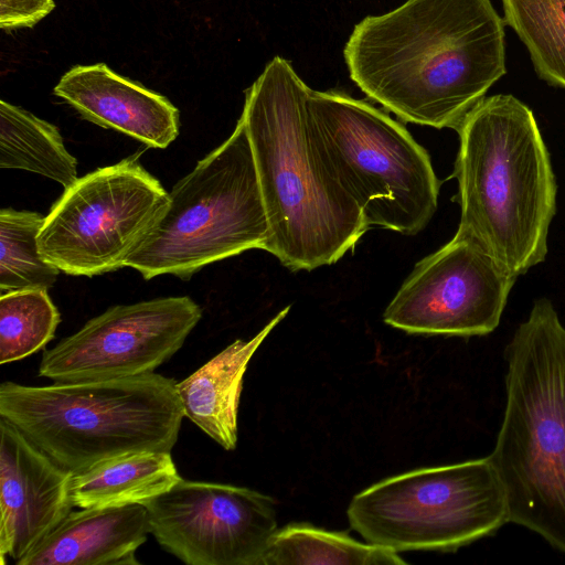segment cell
<instances>
[{
	"instance_id": "1",
	"label": "cell",
	"mask_w": 565,
	"mask_h": 565,
	"mask_svg": "<svg viewBox=\"0 0 565 565\" xmlns=\"http://www.w3.org/2000/svg\"><path fill=\"white\" fill-rule=\"evenodd\" d=\"M505 22L490 0H406L355 24L351 79L405 122L460 124L505 74Z\"/></svg>"
},
{
	"instance_id": "2",
	"label": "cell",
	"mask_w": 565,
	"mask_h": 565,
	"mask_svg": "<svg viewBox=\"0 0 565 565\" xmlns=\"http://www.w3.org/2000/svg\"><path fill=\"white\" fill-rule=\"evenodd\" d=\"M309 90L292 65L275 56L245 92L241 115L268 220L264 250L291 270L338 262L369 230L360 207L317 153Z\"/></svg>"
},
{
	"instance_id": "3",
	"label": "cell",
	"mask_w": 565,
	"mask_h": 565,
	"mask_svg": "<svg viewBox=\"0 0 565 565\" xmlns=\"http://www.w3.org/2000/svg\"><path fill=\"white\" fill-rule=\"evenodd\" d=\"M458 230L515 276L542 263L556 182L533 111L513 95L480 99L455 129Z\"/></svg>"
},
{
	"instance_id": "4",
	"label": "cell",
	"mask_w": 565,
	"mask_h": 565,
	"mask_svg": "<svg viewBox=\"0 0 565 565\" xmlns=\"http://www.w3.org/2000/svg\"><path fill=\"white\" fill-rule=\"evenodd\" d=\"M504 358L505 408L489 458L509 522L565 554V326L548 299L535 300Z\"/></svg>"
},
{
	"instance_id": "5",
	"label": "cell",
	"mask_w": 565,
	"mask_h": 565,
	"mask_svg": "<svg viewBox=\"0 0 565 565\" xmlns=\"http://www.w3.org/2000/svg\"><path fill=\"white\" fill-rule=\"evenodd\" d=\"M185 416L177 382L158 373L0 385V417L72 473L127 454L170 451Z\"/></svg>"
},
{
	"instance_id": "6",
	"label": "cell",
	"mask_w": 565,
	"mask_h": 565,
	"mask_svg": "<svg viewBox=\"0 0 565 565\" xmlns=\"http://www.w3.org/2000/svg\"><path fill=\"white\" fill-rule=\"evenodd\" d=\"M307 109L321 162L369 228L403 235L424 230L437 210L439 181L428 152L405 126L342 92L310 88Z\"/></svg>"
},
{
	"instance_id": "7",
	"label": "cell",
	"mask_w": 565,
	"mask_h": 565,
	"mask_svg": "<svg viewBox=\"0 0 565 565\" xmlns=\"http://www.w3.org/2000/svg\"><path fill=\"white\" fill-rule=\"evenodd\" d=\"M269 226L248 134L232 135L168 193V203L125 267L145 279H189L204 266L264 249Z\"/></svg>"
},
{
	"instance_id": "8",
	"label": "cell",
	"mask_w": 565,
	"mask_h": 565,
	"mask_svg": "<svg viewBox=\"0 0 565 565\" xmlns=\"http://www.w3.org/2000/svg\"><path fill=\"white\" fill-rule=\"evenodd\" d=\"M347 515L369 543L395 552H455L509 522L489 458L412 470L359 492Z\"/></svg>"
},
{
	"instance_id": "9",
	"label": "cell",
	"mask_w": 565,
	"mask_h": 565,
	"mask_svg": "<svg viewBox=\"0 0 565 565\" xmlns=\"http://www.w3.org/2000/svg\"><path fill=\"white\" fill-rule=\"evenodd\" d=\"M64 190L38 244L49 263L72 276L125 267L168 203V192L137 157L89 172Z\"/></svg>"
},
{
	"instance_id": "10",
	"label": "cell",
	"mask_w": 565,
	"mask_h": 565,
	"mask_svg": "<svg viewBox=\"0 0 565 565\" xmlns=\"http://www.w3.org/2000/svg\"><path fill=\"white\" fill-rule=\"evenodd\" d=\"M515 276L471 236L419 260L386 307V324L408 333L486 335L498 326Z\"/></svg>"
},
{
	"instance_id": "11",
	"label": "cell",
	"mask_w": 565,
	"mask_h": 565,
	"mask_svg": "<svg viewBox=\"0 0 565 565\" xmlns=\"http://www.w3.org/2000/svg\"><path fill=\"white\" fill-rule=\"evenodd\" d=\"M158 544L188 565H260L276 501L232 484L181 479L143 504Z\"/></svg>"
},
{
	"instance_id": "12",
	"label": "cell",
	"mask_w": 565,
	"mask_h": 565,
	"mask_svg": "<svg viewBox=\"0 0 565 565\" xmlns=\"http://www.w3.org/2000/svg\"><path fill=\"white\" fill-rule=\"evenodd\" d=\"M201 318L202 309L186 296L110 307L45 350L39 376L83 382L152 373L180 350Z\"/></svg>"
},
{
	"instance_id": "13",
	"label": "cell",
	"mask_w": 565,
	"mask_h": 565,
	"mask_svg": "<svg viewBox=\"0 0 565 565\" xmlns=\"http://www.w3.org/2000/svg\"><path fill=\"white\" fill-rule=\"evenodd\" d=\"M72 472L0 417V556L17 563L74 508Z\"/></svg>"
},
{
	"instance_id": "14",
	"label": "cell",
	"mask_w": 565,
	"mask_h": 565,
	"mask_svg": "<svg viewBox=\"0 0 565 565\" xmlns=\"http://www.w3.org/2000/svg\"><path fill=\"white\" fill-rule=\"evenodd\" d=\"M53 93L86 120L148 147L167 148L179 135V110L167 97L117 74L105 63L73 66Z\"/></svg>"
},
{
	"instance_id": "15",
	"label": "cell",
	"mask_w": 565,
	"mask_h": 565,
	"mask_svg": "<svg viewBox=\"0 0 565 565\" xmlns=\"http://www.w3.org/2000/svg\"><path fill=\"white\" fill-rule=\"evenodd\" d=\"M149 531L143 504L72 511L17 565H136Z\"/></svg>"
},
{
	"instance_id": "16",
	"label": "cell",
	"mask_w": 565,
	"mask_h": 565,
	"mask_svg": "<svg viewBox=\"0 0 565 565\" xmlns=\"http://www.w3.org/2000/svg\"><path fill=\"white\" fill-rule=\"evenodd\" d=\"M289 309L290 306L278 312L250 340L234 341L177 383L185 416L225 450L236 448L238 406L247 365Z\"/></svg>"
},
{
	"instance_id": "17",
	"label": "cell",
	"mask_w": 565,
	"mask_h": 565,
	"mask_svg": "<svg viewBox=\"0 0 565 565\" xmlns=\"http://www.w3.org/2000/svg\"><path fill=\"white\" fill-rule=\"evenodd\" d=\"M181 479L170 451L132 452L73 473L71 500L81 509L145 504Z\"/></svg>"
},
{
	"instance_id": "18",
	"label": "cell",
	"mask_w": 565,
	"mask_h": 565,
	"mask_svg": "<svg viewBox=\"0 0 565 565\" xmlns=\"http://www.w3.org/2000/svg\"><path fill=\"white\" fill-rule=\"evenodd\" d=\"M0 167L38 173L64 189L77 178V161L58 129L6 100L0 102Z\"/></svg>"
},
{
	"instance_id": "19",
	"label": "cell",
	"mask_w": 565,
	"mask_h": 565,
	"mask_svg": "<svg viewBox=\"0 0 565 565\" xmlns=\"http://www.w3.org/2000/svg\"><path fill=\"white\" fill-rule=\"evenodd\" d=\"M338 564L405 565L397 552L364 544L342 532H331L306 523H292L271 536L260 565Z\"/></svg>"
},
{
	"instance_id": "20",
	"label": "cell",
	"mask_w": 565,
	"mask_h": 565,
	"mask_svg": "<svg viewBox=\"0 0 565 565\" xmlns=\"http://www.w3.org/2000/svg\"><path fill=\"white\" fill-rule=\"evenodd\" d=\"M504 22L526 46L537 75L565 88V0H501Z\"/></svg>"
},
{
	"instance_id": "21",
	"label": "cell",
	"mask_w": 565,
	"mask_h": 565,
	"mask_svg": "<svg viewBox=\"0 0 565 565\" xmlns=\"http://www.w3.org/2000/svg\"><path fill=\"white\" fill-rule=\"evenodd\" d=\"M45 216L31 211H0V290L49 289L60 274L41 254L38 236Z\"/></svg>"
},
{
	"instance_id": "22",
	"label": "cell",
	"mask_w": 565,
	"mask_h": 565,
	"mask_svg": "<svg viewBox=\"0 0 565 565\" xmlns=\"http://www.w3.org/2000/svg\"><path fill=\"white\" fill-rule=\"evenodd\" d=\"M61 315L46 289H21L0 297V364L20 361L53 338Z\"/></svg>"
},
{
	"instance_id": "23",
	"label": "cell",
	"mask_w": 565,
	"mask_h": 565,
	"mask_svg": "<svg viewBox=\"0 0 565 565\" xmlns=\"http://www.w3.org/2000/svg\"><path fill=\"white\" fill-rule=\"evenodd\" d=\"M54 9V0H0V28L7 32L33 28Z\"/></svg>"
}]
</instances>
